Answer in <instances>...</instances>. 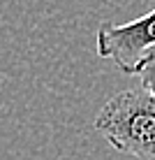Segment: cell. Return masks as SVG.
<instances>
[{
    "label": "cell",
    "mask_w": 155,
    "mask_h": 160,
    "mask_svg": "<svg viewBox=\"0 0 155 160\" xmlns=\"http://www.w3.org/2000/svg\"><path fill=\"white\" fill-rule=\"evenodd\" d=\"M93 125L116 151L155 160V98L146 88H127L109 98Z\"/></svg>",
    "instance_id": "6da1fadb"
},
{
    "label": "cell",
    "mask_w": 155,
    "mask_h": 160,
    "mask_svg": "<svg viewBox=\"0 0 155 160\" xmlns=\"http://www.w3.org/2000/svg\"><path fill=\"white\" fill-rule=\"evenodd\" d=\"M137 77L141 79V88H146V91L155 98V51L148 56V60L143 63V68L139 70Z\"/></svg>",
    "instance_id": "3957f363"
},
{
    "label": "cell",
    "mask_w": 155,
    "mask_h": 160,
    "mask_svg": "<svg viewBox=\"0 0 155 160\" xmlns=\"http://www.w3.org/2000/svg\"><path fill=\"white\" fill-rule=\"evenodd\" d=\"M155 51V9L127 23H102L97 30V53L116 63L125 74H139Z\"/></svg>",
    "instance_id": "7a4b0ae2"
}]
</instances>
